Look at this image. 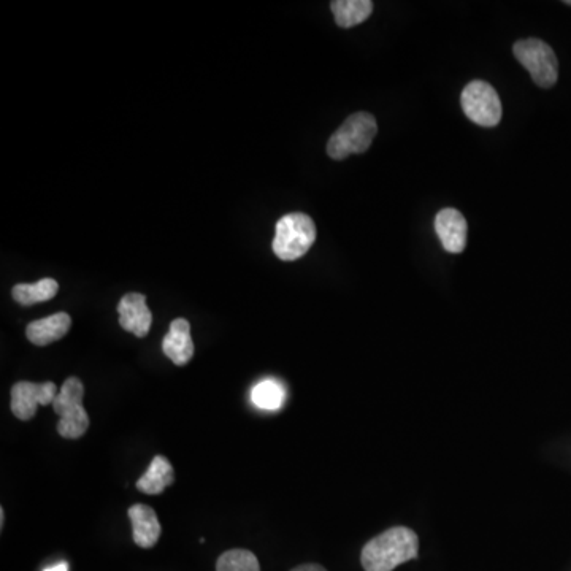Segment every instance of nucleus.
I'll return each instance as SVG.
<instances>
[{
  "mask_svg": "<svg viewBox=\"0 0 571 571\" xmlns=\"http://www.w3.org/2000/svg\"><path fill=\"white\" fill-rule=\"evenodd\" d=\"M418 551V535L408 527H394L368 541L362 549V567L365 571H392L416 559Z\"/></svg>",
  "mask_w": 571,
  "mask_h": 571,
  "instance_id": "nucleus-1",
  "label": "nucleus"
},
{
  "mask_svg": "<svg viewBox=\"0 0 571 571\" xmlns=\"http://www.w3.org/2000/svg\"><path fill=\"white\" fill-rule=\"evenodd\" d=\"M316 242V226L305 213H289L276 223L273 253L281 261H297L310 251Z\"/></svg>",
  "mask_w": 571,
  "mask_h": 571,
  "instance_id": "nucleus-2",
  "label": "nucleus"
},
{
  "mask_svg": "<svg viewBox=\"0 0 571 571\" xmlns=\"http://www.w3.org/2000/svg\"><path fill=\"white\" fill-rule=\"evenodd\" d=\"M378 134V124L370 113H354L330 137L327 154L335 161H343L351 154H362L370 148Z\"/></svg>",
  "mask_w": 571,
  "mask_h": 571,
  "instance_id": "nucleus-3",
  "label": "nucleus"
},
{
  "mask_svg": "<svg viewBox=\"0 0 571 571\" xmlns=\"http://www.w3.org/2000/svg\"><path fill=\"white\" fill-rule=\"evenodd\" d=\"M83 397L85 386L77 376H70L54 399L53 410L59 414L58 432L67 440H77L88 432L89 418Z\"/></svg>",
  "mask_w": 571,
  "mask_h": 571,
  "instance_id": "nucleus-4",
  "label": "nucleus"
},
{
  "mask_svg": "<svg viewBox=\"0 0 571 571\" xmlns=\"http://www.w3.org/2000/svg\"><path fill=\"white\" fill-rule=\"evenodd\" d=\"M513 53L522 66L529 70L533 81L540 88H551L559 78V62L548 43L538 39L519 40L514 43Z\"/></svg>",
  "mask_w": 571,
  "mask_h": 571,
  "instance_id": "nucleus-5",
  "label": "nucleus"
},
{
  "mask_svg": "<svg viewBox=\"0 0 571 571\" xmlns=\"http://www.w3.org/2000/svg\"><path fill=\"white\" fill-rule=\"evenodd\" d=\"M460 104L470 121L483 127H494L502 119L499 94L486 81L475 80L462 91Z\"/></svg>",
  "mask_w": 571,
  "mask_h": 571,
  "instance_id": "nucleus-6",
  "label": "nucleus"
},
{
  "mask_svg": "<svg viewBox=\"0 0 571 571\" xmlns=\"http://www.w3.org/2000/svg\"><path fill=\"white\" fill-rule=\"evenodd\" d=\"M56 384L51 381L46 383H31V381H20L12 388V411L16 418L21 421H29L34 418L39 405H53L56 395H58Z\"/></svg>",
  "mask_w": 571,
  "mask_h": 571,
  "instance_id": "nucleus-7",
  "label": "nucleus"
},
{
  "mask_svg": "<svg viewBox=\"0 0 571 571\" xmlns=\"http://www.w3.org/2000/svg\"><path fill=\"white\" fill-rule=\"evenodd\" d=\"M118 315L121 327L135 337L143 338L150 332L153 315L146 305V297L143 294L138 292L126 294L119 300Z\"/></svg>",
  "mask_w": 571,
  "mask_h": 571,
  "instance_id": "nucleus-8",
  "label": "nucleus"
},
{
  "mask_svg": "<svg viewBox=\"0 0 571 571\" xmlns=\"http://www.w3.org/2000/svg\"><path fill=\"white\" fill-rule=\"evenodd\" d=\"M435 232L448 253L459 254L467 246V219L456 208H445L435 216Z\"/></svg>",
  "mask_w": 571,
  "mask_h": 571,
  "instance_id": "nucleus-9",
  "label": "nucleus"
},
{
  "mask_svg": "<svg viewBox=\"0 0 571 571\" xmlns=\"http://www.w3.org/2000/svg\"><path fill=\"white\" fill-rule=\"evenodd\" d=\"M162 351L178 367H183L191 361L194 356V343L189 321L178 318L170 324L169 334L165 335L162 342Z\"/></svg>",
  "mask_w": 571,
  "mask_h": 571,
  "instance_id": "nucleus-10",
  "label": "nucleus"
},
{
  "mask_svg": "<svg viewBox=\"0 0 571 571\" xmlns=\"http://www.w3.org/2000/svg\"><path fill=\"white\" fill-rule=\"evenodd\" d=\"M129 519L132 522V535H134L135 545L140 548H153L161 538V524H159L158 514L151 506L138 505L129 508Z\"/></svg>",
  "mask_w": 571,
  "mask_h": 571,
  "instance_id": "nucleus-11",
  "label": "nucleus"
},
{
  "mask_svg": "<svg viewBox=\"0 0 571 571\" xmlns=\"http://www.w3.org/2000/svg\"><path fill=\"white\" fill-rule=\"evenodd\" d=\"M72 326V318L67 313H56L39 319L27 326L26 335L35 346H46L66 337Z\"/></svg>",
  "mask_w": 571,
  "mask_h": 571,
  "instance_id": "nucleus-12",
  "label": "nucleus"
},
{
  "mask_svg": "<svg viewBox=\"0 0 571 571\" xmlns=\"http://www.w3.org/2000/svg\"><path fill=\"white\" fill-rule=\"evenodd\" d=\"M175 481L172 464L164 456H156L148 472L137 481V489L146 495H159Z\"/></svg>",
  "mask_w": 571,
  "mask_h": 571,
  "instance_id": "nucleus-13",
  "label": "nucleus"
},
{
  "mask_svg": "<svg viewBox=\"0 0 571 571\" xmlns=\"http://www.w3.org/2000/svg\"><path fill=\"white\" fill-rule=\"evenodd\" d=\"M330 8L334 13L335 23L349 29L370 18L373 12V2L370 0H334Z\"/></svg>",
  "mask_w": 571,
  "mask_h": 571,
  "instance_id": "nucleus-14",
  "label": "nucleus"
},
{
  "mask_svg": "<svg viewBox=\"0 0 571 571\" xmlns=\"http://www.w3.org/2000/svg\"><path fill=\"white\" fill-rule=\"evenodd\" d=\"M59 291L58 281L53 278H43L39 283L16 284L12 296L23 307H31L35 303L48 302Z\"/></svg>",
  "mask_w": 571,
  "mask_h": 571,
  "instance_id": "nucleus-15",
  "label": "nucleus"
},
{
  "mask_svg": "<svg viewBox=\"0 0 571 571\" xmlns=\"http://www.w3.org/2000/svg\"><path fill=\"white\" fill-rule=\"evenodd\" d=\"M286 392L275 380H264L257 383L251 391V400L261 410L276 411L283 407Z\"/></svg>",
  "mask_w": 571,
  "mask_h": 571,
  "instance_id": "nucleus-16",
  "label": "nucleus"
},
{
  "mask_svg": "<svg viewBox=\"0 0 571 571\" xmlns=\"http://www.w3.org/2000/svg\"><path fill=\"white\" fill-rule=\"evenodd\" d=\"M216 571H261V567L253 552L246 549H232L219 557Z\"/></svg>",
  "mask_w": 571,
  "mask_h": 571,
  "instance_id": "nucleus-17",
  "label": "nucleus"
},
{
  "mask_svg": "<svg viewBox=\"0 0 571 571\" xmlns=\"http://www.w3.org/2000/svg\"><path fill=\"white\" fill-rule=\"evenodd\" d=\"M292 571H327L326 568L321 567V565L307 564L300 565V567L294 568Z\"/></svg>",
  "mask_w": 571,
  "mask_h": 571,
  "instance_id": "nucleus-18",
  "label": "nucleus"
},
{
  "mask_svg": "<svg viewBox=\"0 0 571 571\" xmlns=\"http://www.w3.org/2000/svg\"><path fill=\"white\" fill-rule=\"evenodd\" d=\"M43 571H69V564L61 562V564L53 565V567L45 568Z\"/></svg>",
  "mask_w": 571,
  "mask_h": 571,
  "instance_id": "nucleus-19",
  "label": "nucleus"
},
{
  "mask_svg": "<svg viewBox=\"0 0 571 571\" xmlns=\"http://www.w3.org/2000/svg\"><path fill=\"white\" fill-rule=\"evenodd\" d=\"M4 522H5V511L4 508H2V510H0V527H2V529H4Z\"/></svg>",
  "mask_w": 571,
  "mask_h": 571,
  "instance_id": "nucleus-20",
  "label": "nucleus"
},
{
  "mask_svg": "<svg viewBox=\"0 0 571 571\" xmlns=\"http://www.w3.org/2000/svg\"><path fill=\"white\" fill-rule=\"evenodd\" d=\"M565 4L570 5L571 7V0H565Z\"/></svg>",
  "mask_w": 571,
  "mask_h": 571,
  "instance_id": "nucleus-21",
  "label": "nucleus"
}]
</instances>
